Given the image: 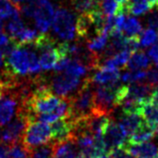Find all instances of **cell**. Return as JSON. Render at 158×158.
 Instances as JSON below:
<instances>
[{
	"label": "cell",
	"mask_w": 158,
	"mask_h": 158,
	"mask_svg": "<svg viewBox=\"0 0 158 158\" xmlns=\"http://www.w3.org/2000/svg\"><path fill=\"white\" fill-rule=\"evenodd\" d=\"M70 99V116L72 119L87 118L93 113L94 108V84L91 77L82 81L79 89Z\"/></svg>",
	"instance_id": "obj_1"
},
{
	"label": "cell",
	"mask_w": 158,
	"mask_h": 158,
	"mask_svg": "<svg viewBox=\"0 0 158 158\" xmlns=\"http://www.w3.org/2000/svg\"><path fill=\"white\" fill-rule=\"evenodd\" d=\"M28 121L29 117L27 112L22 108H19L14 117L7 123L5 127L1 128L0 130V142L11 145L21 141Z\"/></svg>",
	"instance_id": "obj_2"
},
{
	"label": "cell",
	"mask_w": 158,
	"mask_h": 158,
	"mask_svg": "<svg viewBox=\"0 0 158 158\" xmlns=\"http://www.w3.org/2000/svg\"><path fill=\"white\" fill-rule=\"evenodd\" d=\"M76 16L65 7H59L54 13L52 27L60 39L68 41L74 39L76 34Z\"/></svg>",
	"instance_id": "obj_3"
},
{
	"label": "cell",
	"mask_w": 158,
	"mask_h": 158,
	"mask_svg": "<svg viewBox=\"0 0 158 158\" xmlns=\"http://www.w3.org/2000/svg\"><path fill=\"white\" fill-rule=\"evenodd\" d=\"M51 138L52 132L48 124L34 120V121H28L21 142L29 150H32L33 148L49 142Z\"/></svg>",
	"instance_id": "obj_4"
},
{
	"label": "cell",
	"mask_w": 158,
	"mask_h": 158,
	"mask_svg": "<svg viewBox=\"0 0 158 158\" xmlns=\"http://www.w3.org/2000/svg\"><path fill=\"white\" fill-rule=\"evenodd\" d=\"M5 68L15 76H25L30 69L29 49L25 46H16L7 55Z\"/></svg>",
	"instance_id": "obj_5"
},
{
	"label": "cell",
	"mask_w": 158,
	"mask_h": 158,
	"mask_svg": "<svg viewBox=\"0 0 158 158\" xmlns=\"http://www.w3.org/2000/svg\"><path fill=\"white\" fill-rule=\"evenodd\" d=\"M81 83L80 77L73 76L66 72H59L49 82V87L52 92L58 96L70 97L78 90Z\"/></svg>",
	"instance_id": "obj_6"
},
{
	"label": "cell",
	"mask_w": 158,
	"mask_h": 158,
	"mask_svg": "<svg viewBox=\"0 0 158 158\" xmlns=\"http://www.w3.org/2000/svg\"><path fill=\"white\" fill-rule=\"evenodd\" d=\"M103 140H104L107 154L116 148L123 147L126 144V134L120 127L119 123L112 121L108 123L106 129L103 132Z\"/></svg>",
	"instance_id": "obj_7"
},
{
	"label": "cell",
	"mask_w": 158,
	"mask_h": 158,
	"mask_svg": "<svg viewBox=\"0 0 158 158\" xmlns=\"http://www.w3.org/2000/svg\"><path fill=\"white\" fill-rule=\"evenodd\" d=\"M51 132L53 141L56 143L72 139L74 130V120L71 117L59 118L52 123Z\"/></svg>",
	"instance_id": "obj_8"
},
{
	"label": "cell",
	"mask_w": 158,
	"mask_h": 158,
	"mask_svg": "<svg viewBox=\"0 0 158 158\" xmlns=\"http://www.w3.org/2000/svg\"><path fill=\"white\" fill-rule=\"evenodd\" d=\"M18 109L19 101L13 91L4 95L2 101L0 103V128L6 125L14 117Z\"/></svg>",
	"instance_id": "obj_9"
},
{
	"label": "cell",
	"mask_w": 158,
	"mask_h": 158,
	"mask_svg": "<svg viewBox=\"0 0 158 158\" xmlns=\"http://www.w3.org/2000/svg\"><path fill=\"white\" fill-rule=\"evenodd\" d=\"M54 8L50 2H46L37 7L34 14L35 26L40 33H46L50 28L53 17H54Z\"/></svg>",
	"instance_id": "obj_10"
},
{
	"label": "cell",
	"mask_w": 158,
	"mask_h": 158,
	"mask_svg": "<svg viewBox=\"0 0 158 158\" xmlns=\"http://www.w3.org/2000/svg\"><path fill=\"white\" fill-rule=\"evenodd\" d=\"M125 147L135 158H158V146L152 142L141 144H125Z\"/></svg>",
	"instance_id": "obj_11"
},
{
	"label": "cell",
	"mask_w": 158,
	"mask_h": 158,
	"mask_svg": "<svg viewBox=\"0 0 158 158\" xmlns=\"http://www.w3.org/2000/svg\"><path fill=\"white\" fill-rule=\"evenodd\" d=\"M145 124V121L140 113L123 114L119 120V125L125 132L126 137H129Z\"/></svg>",
	"instance_id": "obj_12"
},
{
	"label": "cell",
	"mask_w": 158,
	"mask_h": 158,
	"mask_svg": "<svg viewBox=\"0 0 158 158\" xmlns=\"http://www.w3.org/2000/svg\"><path fill=\"white\" fill-rule=\"evenodd\" d=\"M140 114L147 125L156 133L158 129V106L151 101V98L142 102Z\"/></svg>",
	"instance_id": "obj_13"
},
{
	"label": "cell",
	"mask_w": 158,
	"mask_h": 158,
	"mask_svg": "<svg viewBox=\"0 0 158 158\" xmlns=\"http://www.w3.org/2000/svg\"><path fill=\"white\" fill-rule=\"evenodd\" d=\"M120 71L118 68H107V67H99L96 69V72L91 77L93 83L99 85L113 84L118 82L120 79Z\"/></svg>",
	"instance_id": "obj_14"
},
{
	"label": "cell",
	"mask_w": 158,
	"mask_h": 158,
	"mask_svg": "<svg viewBox=\"0 0 158 158\" xmlns=\"http://www.w3.org/2000/svg\"><path fill=\"white\" fill-rule=\"evenodd\" d=\"M110 120L111 119L109 118V115L93 113L86 118L87 129L93 135H102Z\"/></svg>",
	"instance_id": "obj_15"
},
{
	"label": "cell",
	"mask_w": 158,
	"mask_h": 158,
	"mask_svg": "<svg viewBox=\"0 0 158 158\" xmlns=\"http://www.w3.org/2000/svg\"><path fill=\"white\" fill-rule=\"evenodd\" d=\"M78 149L74 139L56 143L52 158H77Z\"/></svg>",
	"instance_id": "obj_16"
},
{
	"label": "cell",
	"mask_w": 158,
	"mask_h": 158,
	"mask_svg": "<svg viewBox=\"0 0 158 158\" xmlns=\"http://www.w3.org/2000/svg\"><path fill=\"white\" fill-rule=\"evenodd\" d=\"M153 87L149 83L143 82H135L133 84L128 85V95L138 99L140 101H144L146 99L151 98V94L153 91Z\"/></svg>",
	"instance_id": "obj_17"
},
{
	"label": "cell",
	"mask_w": 158,
	"mask_h": 158,
	"mask_svg": "<svg viewBox=\"0 0 158 158\" xmlns=\"http://www.w3.org/2000/svg\"><path fill=\"white\" fill-rule=\"evenodd\" d=\"M154 134L155 132L145 122V124L139 130H137L135 133H133L132 135L128 137V139L126 140V144L134 145V144H141L144 142H148L149 140L154 137Z\"/></svg>",
	"instance_id": "obj_18"
},
{
	"label": "cell",
	"mask_w": 158,
	"mask_h": 158,
	"mask_svg": "<svg viewBox=\"0 0 158 158\" xmlns=\"http://www.w3.org/2000/svg\"><path fill=\"white\" fill-rule=\"evenodd\" d=\"M127 67L133 70H144L150 67V59L143 51L137 50L130 56L127 62Z\"/></svg>",
	"instance_id": "obj_19"
},
{
	"label": "cell",
	"mask_w": 158,
	"mask_h": 158,
	"mask_svg": "<svg viewBox=\"0 0 158 158\" xmlns=\"http://www.w3.org/2000/svg\"><path fill=\"white\" fill-rule=\"evenodd\" d=\"M73 8L80 14H88L100 9L98 0H69Z\"/></svg>",
	"instance_id": "obj_20"
},
{
	"label": "cell",
	"mask_w": 158,
	"mask_h": 158,
	"mask_svg": "<svg viewBox=\"0 0 158 158\" xmlns=\"http://www.w3.org/2000/svg\"><path fill=\"white\" fill-rule=\"evenodd\" d=\"M24 27V23L20 18V14L14 15L9 18V21L6 23L5 25V30L8 34L10 40H13L14 38L17 37V35L21 32Z\"/></svg>",
	"instance_id": "obj_21"
},
{
	"label": "cell",
	"mask_w": 158,
	"mask_h": 158,
	"mask_svg": "<svg viewBox=\"0 0 158 158\" xmlns=\"http://www.w3.org/2000/svg\"><path fill=\"white\" fill-rule=\"evenodd\" d=\"M142 31V26L138 19L134 17H128L125 19L122 27V33L126 37H137Z\"/></svg>",
	"instance_id": "obj_22"
},
{
	"label": "cell",
	"mask_w": 158,
	"mask_h": 158,
	"mask_svg": "<svg viewBox=\"0 0 158 158\" xmlns=\"http://www.w3.org/2000/svg\"><path fill=\"white\" fill-rule=\"evenodd\" d=\"M55 142L49 141V142L33 148L30 151V158H52L54 153Z\"/></svg>",
	"instance_id": "obj_23"
},
{
	"label": "cell",
	"mask_w": 158,
	"mask_h": 158,
	"mask_svg": "<svg viewBox=\"0 0 158 158\" xmlns=\"http://www.w3.org/2000/svg\"><path fill=\"white\" fill-rule=\"evenodd\" d=\"M108 35L107 33L102 32L100 34L96 35L93 38H90L87 41V48L89 49L91 52L98 53L102 51L107 45V40H108Z\"/></svg>",
	"instance_id": "obj_24"
},
{
	"label": "cell",
	"mask_w": 158,
	"mask_h": 158,
	"mask_svg": "<svg viewBox=\"0 0 158 158\" xmlns=\"http://www.w3.org/2000/svg\"><path fill=\"white\" fill-rule=\"evenodd\" d=\"M30 151L21 141H18L9 145L7 156L8 158H30Z\"/></svg>",
	"instance_id": "obj_25"
},
{
	"label": "cell",
	"mask_w": 158,
	"mask_h": 158,
	"mask_svg": "<svg viewBox=\"0 0 158 158\" xmlns=\"http://www.w3.org/2000/svg\"><path fill=\"white\" fill-rule=\"evenodd\" d=\"M17 14H20V8L18 5L8 2L7 0H0V18L9 19Z\"/></svg>",
	"instance_id": "obj_26"
},
{
	"label": "cell",
	"mask_w": 158,
	"mask_h": 158,
	"mask_svg": "<svg viewBox=\"0 0 158 158\" xmlns=\"http://www.w3.org/2000/svg\"><path fill=\"white\" fill-rule=\"evenodd\" d=\"M147 71L145 70H133L129 69L120 75V78L123 82L126 83H135V82H142V80L146 79Z\"/></svg>",
	"instance_id": "obj_27"
},
{
	"label": "cell",
	"mask_w": 158,
	"mask_h": 158,
	"mask_svg": "<svg viewBox=\"0 0 158 158\" xmlns=\"http://www.w3.org/2000/svg\"><path fill=\"white\" fill-rule=\"evenodd\" d=\"M88 71H89V69L83 63H81V62H79L75 59H70L67 67H66L65 71L63 72L71 74L73 76L81 77V76L86 75V73Z\"/></svg>",
	"instance_id": "obj_28"
},
{
	"label": "cell",
	"mask_w": 158,
	"mask_h": 158,
	"mask_svg": "<svg viewBox=\"0 0 158 158\" xmlns=\"http://www.w3.org/2000/svg\"><path fill=\"white\" fill-rule=\"evenodd\" d=\"M152 9V6L150 5L147 0H140L137 2H130L128 6V12H130L133 15H143L147 13Z\"/></svg>",
	"instance_id": "obj_29"
},
{
	"label": "cell",
	"mask_w": 158,
	"mask_h": 158,
	"mask_svg": "<svg viewBox=\"0 0 158 158\" xmlns=\"http://www.w3.org/2000/svg\"><path fill=\"white\" fill-rule=\"evenodd\" d=\"M99 7L105 16H115L121 8L115 0H99Z\"/></svg>",
	"instance_id": "obj_30"
},
{
	"label": "cell",
	"mask_w": 158,
	"mask_h": 158,
	"mask_svg": "<svg viewBox=\"0 0 158 158\" xmlns=\"http://www.w3.org/2000/svg\"><path fill=\"white\" fill-rule=\"evenodd\" d=\"M157 41V33L154 29H146L139 37V43L140 46L142 47H149L153 45Z\"/></svg>",
	"instance_id": "obj_31"
},
{
	"label": "cell",
	"mask_w": 158,
	"mask_h": 158,
	"mask_svg": "<svg viewBox=\"0 0 158 158\" xmlns=\"http://www.w3.org/2000/svg\"><path fill=\"white\" fill-rule=\"evenodd\" d=\"M109 155L111 158H135L125 147L116 148L109 153Z\"/></svg>",
	"instance_id": "obj_32"
},
{
	"label": "cell",
	"mask_w": 158,
	"mask_h": 158,
	"mask_svg": "<svg viewBox=\"0 0 158 158\" xmlns=\"http://www.w3.org/2000/svg\"><path fill=\"white\" fill-rule=\"evenodd\" d=\"M147 26L151 29H158V9L156 8L155 10L151 11L150 13L147 15Z\"/></svg>",
	"instance_id": "obj_33"
},
{
	"label": "cell",
	"mask_w": 158,
	"mask_h": 158,
	"mask_svg": "<svg viewBox=\"0 0 158 158\" xmlns=\"http://www.w3.org/2000/svg\"><path fill=\"white\" fill-rule=\"evenodd\" d=\"M146 79L148 80V83L153 87L158 85V68L150 69L147 71V76Z\"/></svg>",
	"instance_id": "obj_34"
},
{
	"label": "cell",
	"mask_w": 158,
	"mask_h": 158,
	"mask_svg": "<svg viewBox=\"0 0 158 158\" xmlns=\"http://www.w3.org/2000/svg\"><path fill=\"white\" fill-rule=\"evenodd\" d=\"M148 54H149V56H150L151 59L154 61V63L158 62V44L153 45V46L149 49Z\"/></svg>",
	"instance_id": "obj_35"
},
{
	"label": "cell",
	"mask_w": 158,
	"mask_h": 158,
	"mask_svg": "<svg viewBox=\"0 0 158 158\" xmlns=\"http://www.w3.org/2000/svg\"><path fill=\"white\" fill-rule=\"evenodd\" d=\"M8 149H9V145L5 143H0V158H5L8 154Z\"/></svg>",
	"instance_id": "obj_36"
},
{
	"label": "cell",
	"mask_w": 158,
	"mask_h": 158,
	"mask_svg": "<svg viewBox=\"0 0 158 158\" xmlns=\"http://www.w3.org/2000/svg\"><path fill=\"white\" fill-rule=\"evenodd\" d=\"M151 101L153 103H155V104L158 106V85L153 88L152 94H151Z\"/></svg>",
	"instance_id": "obj_37"
},
{
	"label": "cell",
	"mask_w": 158,
	"mask_h": 158,
	"mask_svg": "<svg viewBox=\"0 0 158 158\" xmlns=\"http://www.w3.org/2000/svg\"><path fill=\"white\" fill-rule=\"evenodd\" d=\"M116 2L118 3V5L124 8L126 10V12H128V6H129V3H130V0H115Z\"/></svg>",
	"instance_id": "obj_38"
},
{
	"label": "cell",
	"mask_w": 158,
	"mask_h": 158,
	"mask_svg": "<svg viewBox=\"0 0 158 158\" xmlns=\"http://www.w3.org/2000/svg\"><path fill=\"white\" fill-rule=\"evenodd\" d=\"M4 54H3V52H2V50L0 49V68L2 67L3 66V62H4Z\"/></svg>",
	"instance_id": "obj_39"
},
{
	"label": "cell",
	"mask_w": 158,
	"mask_h": 158,
	"mask_svg": "<svg viewBox=\"0 0 158 158\" xmlns=\"http://www.w3.org/2000/svg\"><path fill=\"white\" fill-rule=\"evenodd\" d=\"M3 28V21H2V18H0V30Z\"/></svg>",
	"instance_id": "obj_40"
},
{
	"label": "cell",
	"mask_w": 158,
	"mask_h": 158,
	"mask_svg": "<svg viewBox=\"0 0 158 158\" xmlns=\"http://www.w3.org/2000/svg\"><path fill=\"white\" fill-rule=\"evenodd\" d=\"M101 158H111V156H110L109 154H106V155H104V156H102Z\"/></svg>",
	"instance_id": "obj_41"
},
{
	"label": "cell",
	"mask_w": 158,
	"mask_h": 158,
	"mask_svg": "<svg viewBox=\"0 0 158 158\" xmlns=\"http://www.w3.org/2000/svg\"><path fill=\"white\" fill-rule=\"evenodd\" d=\"M137 1H140V0H130V2H137Z\"/></svg>",
	"instance_id": "obj_42"
},
{
	"label": "cell",
	"mask_w": 158,
	"mask_h": 158,
	"mask_svg": "<svg viewBox=\"0 0 158 158\" xmlns=\"http://www.w3.org/2000/svg\"><path fill=\"white\" fill-rule=\"evenodd\" d=\"M157 39H158V34H157Z\"/></svg>",
	"instance_id": "obj_43"
},
{
	"label": "cell",
	"mask_w": 158,
	"mask_h": 158,
	"mask_svg": "<svg viewBox=\"0 0 158 158\" xmlns=\"http://www.w3.org/2000/svg\"><path fill=\"white\" fill-rule=\"evenodd\" d=\"M5 158H8V157H5Z\"/></svg>",
	"instance_id": "obj_44"
}]
</instances>
